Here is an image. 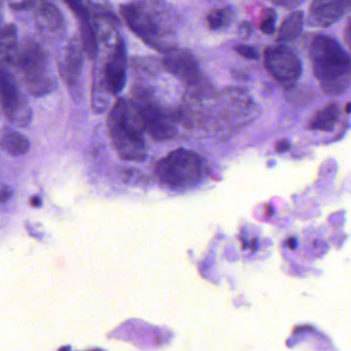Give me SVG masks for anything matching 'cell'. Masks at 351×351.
<instances>
[{
  "label": "cell",
  "mask_w": 351,
  "mask_h": 351,
  "mask_svg": "<svg viewBox=\"0 0 351 351\" xmlns=\"http://www.w3.org/2000/svg\"><path fill=\"white\" fill-rule=\"evenodd\" d=\"M127 26L147 46L162 53L178 49V22L174 12L155 0L127 3L120 7Z\"/></svg>",
  "instance_id": "obj_1"
},
{
  "label": "cell",
  "mask_w": 351,
  "mask_h": 351,
  "mask_svg": "<svg viewBox=\"0 0 351 351\" xmlns=\"http://www.w3.org/2000/svg\"><path fill=\"white\" fill-rule=\"evenodd\" d=\"M108 126L110 141L121 159L136 162L147 159L145 129L134 101L119 99L110 110Z\"/></svg>",
  "instance_id": "obj_2"
},
{
  "label": "cell",
  "mask_w": 351,
  "mask_h": 351,
  "mask_svg": "<svg viewBox=\"0 0 351 351\" xmlns=\"http://www.w3.org/2000/svg\"><path fill=\"white\" fill-rule=\"evenodd\" d=\"M12 65L17 66L26 88L36 97H44L56 89V79L51 71L48 55L38 43H24Z\"/></svg>",
  "instance_id": "obj_3"
},
{
  "label": "cell",
  "mask_w": 351,
  "mask_h": 351,
  "mask_svg": "<svg viewBox=\"0 0 351 351\" xmlns=\"http://www.w3.org/2000/svg\"><path fill=\"white\" fill-rule=\"evenodd\" d=\"M156 174L160 182L169 188H190L202 178V159L190 149H178L157 164Z\"/></svg>",
  "instance_id": "obj_4"
},
{
  "label": "cell",
  "mask_w": 351,
  "mask_h": 351,
  "mask_svg": "<svg viewBox=\"0 0 351 351\" xmlns=\"http://www.w3.org/2000/svg\"><path fill=\"white\" fill-rule=\"evenodd\" d=\"M310 55L314 75L322 83L347 77L350 73V57L330 36H318L312 43Z\"/></svg>",
  "instance_id": "obj_5"
},
{
  "label": "cell",
  "mask_w": 351,
  "mask_h": 351,
  "mask_svg": "<svg viewBox=\"0 0 351 351\" xmlns=\"http://www.w3.org/2000/svg\"><path fill=\"white\" fill-rule=\"evenodd\" d=\"M134 96V102L141 112L143 126L151 137L158 141L173 138L178 133L173 112L160 104L153 93L145 88L137 87Z\"/></svg>",
  "instance_id": "obj_6"
},
{
  "label": "cell",
  "mask_w": 351,
  "mask_h": 351,
  "mask_svg": "<svg viewBox=\"0 0 351 351\" xmlns=\"http://www.w3.org/2000/svg\"><path fill=\"white\" fill-rule=\"evenodd\" d=\"M1 106L11 124L25 127L32 120V110L17 80L5 64L1 69Z\"/></svg>",
  "instance_id": "obj_7"
},
{
  "label": "cell",
  "mask_w": 351,
  "mask_h": 351,
  "mask_svg": "<svg viewBox=\"0 0 351 351\" xmlns=\"http://www.w3.org/2000/svg\"><path fill=\"white\" fill-rule=\"evenodd\" d=\"M162 63L171 75L189 88L193 96L199 97L202 95L205 89L200 65L190 51L178 49L170 51L166 53Z\"/></svg>",
  "instance_id": "obj_8"
},
{
  "label": "cell",
  "mask_w": 351,
  "mask_h": 351,
  "mask_svg": "<svg viewBox=\"0 0 351 351\" xmlns=\"http://www.w3.org/2000/svg\"><path fill=\"white\" fill-rule=\"evenodd\" d=\"M84 53L85 50L82 45L81 38H73L67 43L58 59V69L61 79L75 98L81 96Z\"/></svg>",
  "instance_id": "obj_9"
},
{
  "label": "cell",
  "mask_w": 351,
  "mask_h": 351,
  "mask_svg": "<svg viewBox=\"0 0 351 351\" xmlns=\"http://www.w3.org/2000/svg\"><path fill=\"white\" fill-rule=\"evenodd\" d=\"M265 64L271 75L282 84L295 83L301 75L302 65L299 58L285 46L278 45L267 48Z\"/></svg>",
  "instance_id": "obj_10"
},
{
  "label": "cell",
  "mask_w": 351,
  "mask_h": 351,
  "mask_svg": "<svg viewBox=\"0 0 351 351\" xmlns=\"http://www.w3.org/2000/svg\"><path fill=\"white\" fill-rule=\"evenodd\" d=\"M101 69L102 77L112 96H117L124 89L127 77L126 47L124 40L112 49L110 56Z\"/></svg>",
  "instance_id": "obj_11"
},
{
  "label": "cell",
  "mask_w": 351,
  "mask_h": 351,
  "mask_svg": "<svg viewBox=\"0 0 351 351\" xmlns=\"http://www.w3.org/2000/svg\"><path fill=\"white\" fill-rule=\"evenodd\" d=\"M69 9L77 16L79 22L80 38L82 40L86 55L90 59H95L99 50V40H98L97 32L95 25L91 19V14L86 8L83 0H64Z\"/></svg>",
  "instance_id": "obj_12"
},
{
  "label": "cell",
  "mask_w": 351,
  "mask_h": 351,
  "mask_svg": "<svg viewBox=\"0 0 351 351\" xmlns=\"http://www.w3.org/2000/svg\"><path fill=\"white\" fill-rule=\"evenodd\" d=\"M34 21L40 34L47 38H57L64 32L65 22L60 10L51 3H44L38 8Z\"/></svg>",
  "instance_id": "obj_13"
},
{
  "label": "cell",
  "mask_w": 351,
  "mask_h": 351,
  "mask_svg": "<svg viewBox=\"0 0 351 351\" xmlns=\"http://www.w3.org/2000/svg\"><path fill=\"white\" fill-rule=\"evenodd\" d=\"M346 7V0H313L310 22L318 27H330L339 21Z\"/></svg>",
  "instance_id": "obj_14"
},
{
  "label": "cell",
  "mask_w": 351,
  "mask_h": 351,
  "mask_svg": "<svg viewBox=\"0 0 351 351\" xmlns=\"http://www.w3.org/2000/svg\"><path fill=\"white\" fill-rule=\"evenodd\" d=\"M1 147L14 157L25 155L30 149L27 137L11 128H5L1 135Z\"/></svg>",
  "instance_id": "obj_15"
},
{
  "label": "cell",
  "mask_w": 351,
  "mask_h": 351,
  "mask_svg": "<svg viewBox=\"0 0 351 351\" xmlns=\"http://www.w3.org/2000/svg\"><path fill=\"white\" fill-rule=\"evenodd\" d=\"M110 96L104 77L101 69L95 66L94 69L93 88H92V108L96 114H104L110 104Z\"/></svg>",
  "instance_id": "obj_16"
},
{
  "label": "cell",
  "mask_w": 351,
  "mask_h": 351,
  "mask_svg": "<svg viewBox=\"0 0 351 351\" xmlns=\"http://www.w3.org/2000/svg\"><path fill=\"white\" fill-rule=\"evenodd\" d=\"M18 50V30L14 24H5L1 29V57L3 62L13 64Z\"/></svg>",
  "instance_id": "obj_17"
},
{
  "label": "cell",
  "mask_w": 351,
  "mask_h": 351,
  "mask_svg": "<svg viewBox=\"0 0 351 351\" xmlns=\"http://www.w3.org/2000/svg\"><path fill=\"white\" fill-rule=\"evenodd\" d=\"M304 23V15L302 12L295 11L289 14L281 25L277 36V42L287 43L295 40L302 32Z\"/></svg>",
  "instance_id": "obj_18"
},
{
  "label": "cell",
  "mask_w": 351,
  "mask_h": 351,
  "mask_svg": "<svg viewBox=\"0 0 351 351\" xmlns=\"http://www.w3.org/2000/svg\"><path fill=\"white\" fill-rule=\"evenodd\" d=\"M340 116L336 104H330L315 114L310 123V128L319 131H332Z\"/></svg>",
  "instance_id": "obj_19"
},
{
  "label": "cell",
  "mask_w": 351,
  "mask_h": 351,
  "mask_svg": "<svg viewBox=\"0 0 351 351\" xmlns=\"http://www.w3.org/2000/svg\"><path fill=\"white\" fill-rule=\"evenodd\" d=\"M231 11L228 9L213 10L207 15L206 22L211 30H219L231 21Z\"/></svg>",
  "instance_id": "obj_20"
},
{
  "label": "cell",
  "mask_w": 351,
  "mask_h": 351,
  "mask_svg": "<svg viewBox=\"0 0 351 351\" xmlns=\"http://www.w3.org/2000/svg\"><path fill=\"white\" fill-rule=\"evenodd\" d=\"M275 18H276V14L273 10H266L265 12L264 19L261 22L260 29L261 32L267 36H271L274 34L276 27H275Z\"/></svg>",
  "instance_id": "obj_21"
},
{
  "label": "cell",
  "mask_w": 351,
  "mask_h": 351,
  "mask_svg": "<svg viewBox=\"0 0 351 351\" xmlns=\"http://www.w3.org/2000/svg\"><path fill=\"white\" fill-rule=\"evenodd\" d=\"M36 0H8V5L15 12L29 11L36 5Z\"/></svg>",
  "instance_id": "obj_22"
},
{
  "label": "cell",
  "mask_w": 351,
  "mask_h": 351,
  "mask_svg": "<svg viewBox=\"0 0 351 351\" xmlns=\"http://www.w3.org/2000/svg\"><path fill=\"white\" fill-rule=\"evenodd\" d=\"M236 53L244 58L250 59V60H258V53L256 52V49L250 46H245V45H238L235 47Z\"/></svg>",
  "instance_id": "obj_23"
},
{
  "label": "cell",
  "mask_w": 351,
  "mask_h": 351,
  "mask_svg": "<svg viewBox=\"0 0 351 351\" xmlns=\"http://www.w3.org/2000/svg\"><path fill=\"white\" fill-rule=\"evenodd\" d=\"M250 34H252V26L248 22H243L239 26V36L242 38H250Z\"/></svg>",
  "instance_id": "obj_24"
},
{
  "label": "cell",
  "mask_w": 351,
  "mask_h": 351,
  "mask_svg": "<svg viewBox=\"0 0 351 351\" xmlns=\"http://www.w3.org/2000/svg\"><path fill=\"white\" fill-rule=\"evenodd\" d=\"M344 40L345 44L351 51V19L347 22L346 28H345Z\"/></svg>",
  "instance_id": "obj_25"
},
{
  "label": "cell",
  "mask_w": 351,
  "mask_h": 351,
  "mask_svg": "<svg viewBox=\"0 0 351 351\" xmlns=\"http://www.w3.org/2000/svg\"><path fill=\"white\" fill-rule=\"evenodd\" d=\"M12 195H13V191L10 186H5L3 184V188H1V202L5 203L10 198H11Z\"/></svg>",
  "instance_id": "obj_26"
},
{
  "label": "cell",
  "mask_w": 351,
  "mask_h": 351,
  "mask_svg": "<svg viewBox=\"0 0 351 351\" xmlns=\"http://www.w3.org/2000/svg\"><path fill=\"white\" fill-rule=\"evenodd\" d=\"M32 205L34 207L40 206V200L38 197H34V198L32 199Z\"/></svg>",
  "instance_id": "obj_27"
}]
</instances>
